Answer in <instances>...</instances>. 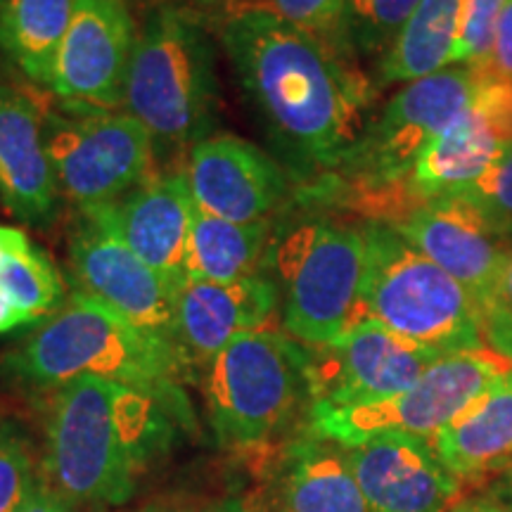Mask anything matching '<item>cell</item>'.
<instances>
[{"mask_svg":"<svg viewBox=\"0 0 512 512\" xmlns=\"http://www.w3.org/2000/svg\"><path fill=\"white\" fill-rule=\"evenodd\" d=\"M463 0H420L392 48L380 60L382 83H411L456 60Z\"/></svg>","mask_w":512,"mask_h":512,"instance_id":"cell-25","label":"cell"},{"mask_svg":"<svg viewBox=\"0 0 512 512\" xmlns=\"http://www.w3.org/2000/svg\"><path fill=\"white\" fill-rule=\"evenodd\" d=\"M271 249V221L233 223L197 209L192 219L185 280L238 283L259 275Z\"/></svg>","mask_w":512,"mask_h":512,"instance_id":"cell-23","label":"cell"},{"mask_svg":"<svg viewBox=\"0 0 512 512\" xmlns=\"http://www.w3.org/2000/svg\"><path fill=\"white\" fill-rule=\"evenodd\" d=\"M0 292L34 323H41L43 318L53 316L67 304V290H64L60 271L53 259L36 245L10 254L3 261Z\"/></svg>","mask_w":512,"mask_h":512,"instance_id":"cell-26","label":"cell"},{"mask_svg":"<svg viewBox=\"0 0 512 512\" xmlns=\"http://www.w3.org/2000/svg\"><path fill=\"white\" fill-rule=\"evenodd\" d=\"M479 88V69L456 67L406 83L366 126L342 169L368 188L399 185L422 152L467 112Z\"/></svg>","mask_w":512,"mask_h":512,"instance_id":"cell-10","label":"cell"},{"mask_svg":"<svg viewBox=\"0 0 512 512\" xmlns=\"http://www.w3.org/2000/svg\"><path fill=\"white\" fill-rule=\"evenodd\" d=\"M510 370L512 363L491 349L441 356L411 389L392 399L361 406L313 403L309 430L320 439L347 448L384 434H411L432 441L448 422L456 420Z\"/></svg>","mask_w":512,"mask_h":512,"instance_id":"cell-8","label":"cell"},{"mask_svg":"<svg viewBox=\"0 0 512 512\" xmlns=\"http://www.w3.org/2000/svg\"><path fill=\"white\" fill-rule=\"evenodd\" d=\"M188 512H245V501H242V498H226V501L202 505V508Z\"/></svg>","mask_w":512,"mask_h":512,"instance_id":"cell-37","label":"cell"},{"mask_svg":"<svg viewBox=\"0 0 512 512\" xmlns=\"http://www.w3.org/2000/svg\"><path fill=\"white\" fill-rule=\"evenodd\" d=\"M81 211H93L105 219L147 266L181 290L192 219L197 211L185 174L150 178L119 202Z\"/></svg>","mask_w":512,"mask_h":512,"instance_id":"cell-20","label":"cell"},{"mask_svg":"<svg viewBox=\"0 0 512 512\" xmlns=\"http://www.w3.org/2000/svg\"><path fill=\"white\" fill-rule=\"evenodd\" d=\"M223 48L249 110L299 169H342L366 131L368 86L335 43L264 8L223 24Z\"/></svg>","mask_w":512,"mask_h":512,"instance_id":"cell-1","label":"cell"},{"mask_svg":"<svg viewBox=\"0 0 512 512\" xmlns=\"http://www.w3.org/2000/svg\"><path fill=\"white\" fill-rule=\"evenodd\" d=\"M136 38L124 0H76L50 86L64 107L117 112Z\"/></svg>","mask_w":512,"mask_h":512,"instance_id":"cell-13","label":"cell"},{"mask_svg":"<svg viewBox=\"0 0 512 512\" xmlns=\"http://www.w3.org/2000/svg\"><path fill=\"white\" fill-rule=\"evenodd\" d=\"M38 477L27 439L0 422V512H19L36 489Z\"/></svg>","mask_w":512,"mask_h":512,"instance_id":"cell-28","label":"cell"},{"mask_svg":"<svg viewBox=\"0 0 512 512\" xmlns=\"http://www.w3.org/2000/svg\"><path fill=\"white\" fill-rule=\"evenodd\" d=\"M0 197L15 219L43 226L57 214L60 185L34 102L0 86Z\"/></svg>","mask_w":512,"mask_h":512,"instance_id":"cell-21","label":"cell"},{"mask_svg":"<svg viewBox=\"0 0 512 512\" xmlns=\"http://www.w3.org/2000/svg\"><path fill=\"white\" fill-rule=\"evenodd\" d=\"M479 309H482L484 344L512 363V245Z\"/></svg>","mask_w":512,"mask_h":512,"instance_id":"cell-31","label":"cell"},{"mask_svg":"<svg viewBox=\"0 0 512 512\" xmlns=\"http://www.w3.org/2000/svg\"><path fill=\"white\" fill-rule=\"evenodd\" d=\"M117 387L102 377H79L50 401L41 479L67 503L105 508L133 496L138 472L114 418Z\"/></svg>","mask_w":512,"mask_h":512,"instance_id":"cell-7","label":"cell"},{"mask_svg":"<svg viewBox=\"0 0 512 512\" xmlns=\"http://www.w3.org/2000/svg\"><path fill=\"white\" fill-rule=\"evenodd\" d=\"M43 138L57 185L81 209L119 202L150 181L155 143L128 112H50L43 117Z\"/></svg>","mask_w":512,"mask_h":512,"instance_id":"cell-9","label":"cell"},{"mask_svg":"<svg viewBox=\"0 0 512 512\" xmlns=\"http://www.w3.org/2000/svg\"><path fill=\"white\" fill-rule=\"evenodd\" d=\"M418 5L420 0H344V50L382 60Z\"/></svg>","mask_w":512,"mask_h":512,"instance_id":"cell-27","label":"cell"},{"mask_svg":"<svg viewBox=\"0 0 512 512\" xmlns=\"http://www.w3.org/2000/svg\"><path fill=\"white\" fill-rule=\"evenodd\" d=\"M363 235V318L439 356L489 349L482 337V309L465 285L387 223L370 221Z\"/></svg>","mask_w":512,"mask_h":512,"instance_id":"cell-3","label":"cell"},{"mask_svg":"<svg viewBox=\"0 0 512 512\" xmlns=\"http://www.w3.org/2000/svg\"><path fill=\"white\" fill-rule=\"evenodd\" d=\"M465 195L498 233L512 238V140L503 145L494 164L470 190H465Z\"/></svg>","mask_w":512,"mask_h":512,"instance_id":"cell-30","label":"cell"},{"mask_svg":"<svg viewBox=\"0 0 512 512\" xmlns=\"http://www.w3.org/2000/svg\"><path fill=\"white\" fill-rule=\"evenodd\" d=\"M3 370L36 389H60L79 377L164 389L178 387L188 366L174 344L74 290L60 311L3 356Z\"/></svg>","mask_w":512,"mask_h":512,"instance_id":"cell-2","label":"cell"},{"mask_svg":"<svg viewBox=\"0 0 512 512\" xmlns=\"http://www.w3.org/2000/svg\"><path fill=\"white\" fill-rule=\"evenodd\" d=\"M484 72L512 83V0H508L496 24L494 46H491V55Z\"/></svg>","mask_w":512,"mask_h":512,"instance_id":"cell-33","label":"cell"},{"mask_svg":"<svg viewBox=\"0 0 512 512\" xmlns=\"http://www.w3.org/2000/svg\"><path fill=\"white\" fill-rule=\"evenodd\" d=\"M195 3H219V0H195Z\"/></svg>","mask_w":512,"mask_h":512,"instance_id":"cell-40","label":"cell"},{"mask_svg":"<svg viewBox=\"0 0 512 512\" xmlns=\"http://www.w3.org/2000/svg\"><path fill=\"white\" fill-rule=\"evenodd\" d=\"M347 456L370 512H453L463 496L430 439L384 434L349 446Z\"/></svg>","mask_w":512,"mask_h":512,"instance_id":"cell-16","label":"cell"},{"mask_svg":"<svg viewBox=\"0 0 512 512\" xmlns=\"http://www.w3.org/2000/svg\"><path fill=\"white\" fill-rule=\"evenodd\" d=\"M19 512H72L69 510V503L64 501L62 496H57L50 486L38 479L36 489L31 491V496L27 498V503L22 505Z\"/></svg>","mask_w":512,"mask_h":512,"instance_id":"cell-34","label":"cell"},{"mask_svg":"<svg viewBox=\"0 0 512 512\" xmlns=\"http://www.w3.org/2000/svg\"><path fill=\"white\" fill-rule=\"evenodd\" d=\"M124 3H126V0H124Z\"/></svg>","mask_w":512,"mask_h":512,"instance_id":"cell-42","label":"cell"},{"mask_svg":"<svg viewBox=\"0 0 512 512\" xmlns=\"http://www.w3.org/2000/svg\"><path fill=\"white\" fill-rule=\"evenodd\" d=\"M264 3V10L344 50L342 34H339L342 31L344 0H264Z\"/></svg>","mask_w":512,"mask_h":512,"instance_id":"cell-32","label":"cell"},{"mask_svg":"<svg viewBox=\"0 0 512 512\" xmlns=\"http://www.w3.org/2000/svg\"><path fill=\"white\" fill-rule=\"evenodd\" d=\"M512 140V83L479 69L475 102L422 152L411 183L420 197L458 195L486 174Z\"/></svg>","mask_w":512,"mask_h":512,"instance_id":"cell-15","label":"cell"},{"mask_svg":"<svg viewBox=\"0 0 512 512\" xmlns=\"http://www.w3.org/2000/svg\"><path fill=\"white\" fill-rule=\"evenodd\" d=\"M74 290L107 306L138 330L174 342L178 290L145 264L105 219L81 211L69 242Z\"/></svg>","mask_w":512,"mask_h":512,"instance_id":"cell-11","label":"cell"},{"mask_svg":"<svg viewBox=\"0 0 512 512\" xmlns=\"http://www.w3.org/2000/svg\"><path fill=\"white\" fill-rule=\"evenodd\" d=\"M29 245H31V240L24 230L0 226V266H3V261L8 259L10 254L22 252V249H27Z\"/></svg>","mask_w":512,"mask_h":512,"instance_id":"cell-35","label":"cell"},{"mask_svg":"<svg viewBox=\"0 0 512 512\" xmlns=\"http://www.w3.org/2000/svg\"><path fill=\"white\" fill-rule=\"evenodd\" d=\"M245 512H370L347 446L316 434L280 448L245 498Z\"/></svg>","mask_w":512,"mask_h":512,"instance_id":"cell-18","label":"cell"},{"mask_svg":"<svg viewBox=\"0 0 512 512\" xmlns=\"http://www.w3.org/2000/svg\"><path fill=\"white\" fill-rule=\"evenodd\" d=\"M76 0H5L0 8V50L27 79L53 86L60 48Z\"/></svg>","mask_w":512,"mask_h":512,"instance_id":"cell-24","label":"cell"},{"mask_svg":"<svg viewBox=\"0 0 512 512\" xmlns=\"http://www.w3.org/2000/svg\"><path fill=\"white\" fill-rule=\"evenodd\" d=\"M100 512H102V510H100Z\"/></svg>","mask_w":512,"mask_h":512,"instance_id":"cell-43","label":"cell"},{"mask_svg":"<svg viewBox=\"0 0 512 512\" xmlns=\"http://www.w3.org/2000/svg\"><path fill=\"white\" fill-rule=\"evenodd\" d=\"M453 512H482V505H479V501H472V503H460L456 510Z\"/></svg>","mask_w":512,"mask_h":512,"instance_id":"cell-39","label":"cell"},{"mask_svg":"<svg viewBox=\"0 0 512 512\" xmlns=\"http://www.w3.org/2000/svg\"><path fill=\"white\" fill-rule=\"evenodd\" d=\"M22 325H34V320H31L27 313L19 311L10 299L0 292V335L22 328Z\"/></svg>","mask_w":512,"mask_h":512,"instance_id":"cell-36","label":"cell"},{"mask_svg":"<svg viewBox=\"0 0 512 512\" xmlns=\"http://www.w3.org/2000/svg\"><path fill=\"white\" fill-rule=\"evenodd\" d=\"M278 297L280 287L266 273L238 283L185 280L176 294L174 330L185 366H209L235 337L266 330Z\"/></svg>","mask_w":512,"mask_h":512,"instance_id":"cell-19","label":"cell"},{"mask_svg":"<svg viewBox=\"0 0 512 512\" xmlns=\"http://www.w3.org/2000/svg\"><path fill=\"white\" fill-rule=\"evenodd\" d=\"M460 484H482L512 467V370L432 439Z\"/></svg>","mask_w":512,"mask_h":512,"instance_id":"cell-22","label":"cell"},{"mask_svg":"<svg viewBox=\"0 0 512 512\" xmlns=\"http://www.w3.org/2000/svg\"><path fill=\"white\" fill-rule=\"evenodd\" d=\"M392 228L465 285L479 304L510 249L508 238L486 221L465 192L427 197Z\"/></svg>","mask_w":512,"mask_h":512,"instance_id":"cell-17","label":"cell"},{"mask_svg":"<svg viewBox=\"0 0 512 512\" xmlns=\"http://www.w3.org/2000/svg\"><path fill=\"white\" fill-rule=\"evenodd\" d=\"M3 3H5V0H0V8H3Z\"/></svg>","mask_w":512,"mask_h":512,"instance_id":"cell-41","label":"cell"},{"mask_svg":"<svg viewBox=\"0 0 512 512\" xmlns=\"http://www.w3.org/2000/svg\"><path fill=\"white\" fill-rule=\"evenodd\" d=\"M508 0H463L460 8V34L453 64L484 69L494 46L496 24Z\"/></svg>","mask_w":512,"mask_h":512,"instance_id":"cell-29","label":"cell"},{"mask_svg":"<svg viewBox=\"0 0 512 512\" xmlns=\"http://www.w3.org/2000/svg\"><path fill=\"white\" fill-rule=\"evenodd\" d=\"M266 264L283 287V325L299 344L316 349L361 323L366 235L349 223L311 219L271 240Z\"/></svg>","mask_w":512,"mask_h":512,"instance_id":"cell-6","label":"cell"},{"mask_svg":"<svg viewBox=\"0 0 512 512\" xmlns=\"http://www.w3.org/2000/svg\"><path fill=\"white\" fill-rule=\"evenodd\" d=\"M482 505V512H512L510 508H505V505H498L494 501H479Z\"/></svg>","mask_w":512,"mask_h":512,"instance_id":"cell-38","label":"cell"},{"mask_svg":"<svg viewBox=\"0 0 512 512\" xmlns=\"http://www.w3.org/2000/svg\"><path fill=\"white\" fill-rule=\"evenodd\" d=\"M204 389L221 446H268L311 396L309 354L278 330L245 332L209 363Z\"/></svg>","mask_w":512,"mask_h":512,"instance_id":"cell-5","label":"cell"},{"mask_svg":"<svg viewBox=\"0 0 512 512\" xmlns=\"http://www.w3.org/2000/svg\"><path fill=\"white\" fill-rule=\"evenodd\" d=\"M216 53L188 12L157 8L136 38L124 105L155 147H183L209 138L216 121Z\"/></svg>","mask_w":512,"mask_h":512,"instance_id":"cell-4","label":"cell"},{"mask_svg":"<svg viewBox=\"0 0 512 512\" xmlns=\"http://www.w3.org/2000/svg\"><path fill=\"white\" fill-rule=\"evenodd\" d=\"M185 178L197 209L233 223L268 221L290 190L283 166L230 133L192 147Z\"/></svg>","mask_w":512,"mask_h":512,"instance_id":"cell-14","label":"cell"},{"mask_svg":"<svg viewBox=\"0 0 512 512\" xmlns=\"http://www.w3.org/2000/svg\"><path fill=\"white\" fill-rule=\"evenodd\" d=\"M439 358L366 318L309 354L311 406H361L392 399L411 389Z\"/></svg>","mask_w":512,"mask_h":512,"instance_id":"cell-12","label":"cell"}]
</instances>
